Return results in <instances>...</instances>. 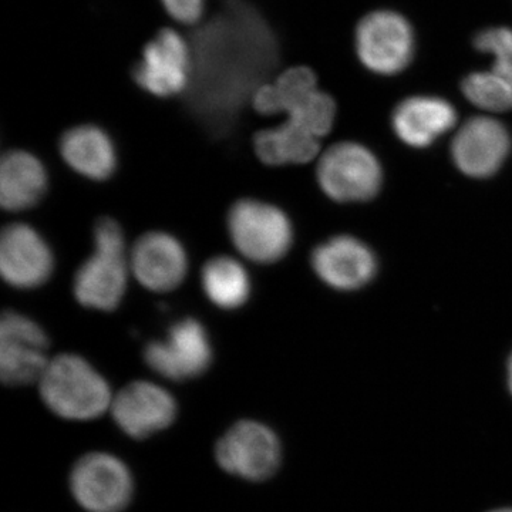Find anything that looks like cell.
<instances>
[{"instance_id":"1","label":"cell","mask_w":512,"mask_h":512,"mask_svg":"<svg viewBox=\"0 0 512 512\" xmlns=\"http://www.w3.org/2000/svg\"><path fill=\"white\" fill-rule=\"evenodd\" d=\"M39 386L46 406L66 420L97 419L113 402L106 379L76 355H60L50 360Z\"/></svg>"},{"instance_id":"2","label":"cell","mask_w":512,"mask_h":512,"mask_svg":"<svg viewBox=\"0 0 512 512\" xmlns=\"http://www.w3.org/2000/svg\"><path fill=\"white\" fill-rule=\"evenodd\" d=\"M94 255L74 278V296L86 308L113 311L126 292L127 266L120 225L100 218L94 227Z\"/></svg>"},{"instance_id":"3","label":"cell","mask_w":512,"mask_h":512,"mask_svg":"<svg viewBox=\"0 0 512 512\" xmlns=\"http://www.w3.org/2000/svg\"><path fill=\"white\" fill-rule=\"evenodd\" d=\"M228 231L238 251L258 264L284 258L293 238L285 212L256 200L235 202L228 215Z\"/></svg>"},{"instance_id":"4","label":"cell","mask_w":512,"mask_h":512,"mask_svg":"<svg viewBox=\"0 0 512 512\" xmlns=\"http://www.w3.org/2000/svg\"><path fill=\"white\" fill-rule=\"evenodd\" d=\"M355 45L366 69L380 76H393L412 62L416 42L412 25L400 13L376 10L357 25Z\"/></svg>"},{"instance_id":"5","label":"cell","mask_w":512,"mask_h":512,"mask_svg":"<svg viewBox=\"0 0 512 512\" xmlns=\"http://www.w3.org/2000/svg\"><path fill=\"white\" fill-rule=\"evenodd\" d=\"M318 181L332 200L367 201L380 190L382 167L369 148L357 143H339L320 157Z\"/></svg>"},{"instance_id":"6","label":"cell","mask_w":512,"mask_h":512,"mask_svg":"<svg viewBox=\"0 0 512 512\" xmlns=\"http://www.w3.org/2000/svg\"><path fill=\"white\" fill-rule=\"evenodd\" d=\"M281 454V443L274 431L254 420L238 421L215 447V458L222 470L249 481L274 476Z\"/></svg>"},{"instance_id":"7","label":"cell","mask_w":512,"mask_h":512,"mask_svg":"<svg viewBox=\"0 0 512 512\" xmlns=\"http://www.w3.org/2000/svg\"><path fill=\"white\" fill-rule=\"evenodd\" d=\"M74 500L89 512H121L133 495V477L120 458L90 453L74 464L70 474Z\"/></svg>"},{"instance_id":"8","label":"cell","mask_w":512,"mask_h":512,"mask_svg":"<svg viewBox=\"0 0 512 512\" xmlns=\"http://www.w3.org/2000/svg\"><path fill=\"white\" fill-rule=\"evenodd\" d=\"M43 329L26 316L6 312L0 320V376L3 383L22 386L39 382L50 360Z\"/></svg>"},{"instance_id":"9","label":"cell","mask_w":512,"mask_h":512,"mask_svg":"<svg viewBox=\"0 0 512 512\" xmlns=\"http://www.w3.org/2000/svg\"><path fill=\"white\" fill-rule=\"evenodd\" d=\"M144 359L150 369L165 379H194L211 365L210 339L198 320H180L170 329L167 339L148 343Z\"/></svg>"},{"instance_id":"10","label":"cell","mask_w":512,"mask_h":512,"mask_svg":"<svg viewBox=\"0 0 512 512\" xmlns=\"http://www.w3.org/2000/svg\"><path fill=\"white\" fill-rule=\"evenodd\" d=\"M191 73L190 47L175 30L165 29L144 49L134 69V80L154 96L170 97L185 90Z\"/></svg>"},{"instance_id":"11","label":"cell","mask_w":512,"mask_h":512,"mask_svg":"<svg viewBox=\"0 0 512 512\" xmlns=\"http://www.w3.org/2000/svg\"><path fill=\"white\" fill-rule=\"evenodd\" d=\"M110 410L123 433L131 439L141 440L174 423L177 403L157 384L134 382L116 394Z\"/></svg>"},{"instance_id":"12","label":"cell","mask_w":512,"mask_h":512,"mask_svg":"<svg viewBox=\"0 0 512 512\" xmlns=\"http://www.w3.org/2000/svg\"><path fill=\"white\" fill-rule=\"evenodd\" d=\"M511 150V136L503 123L491 117H474L460 130L451 146L461 173L487 178L497 173Z\"/></svg>"},{"instance_id":"13","label":"cell","mask_w":512,"mask_h":512,"mask_svg":"<svg viewBox=\"0 0 512 512\" xmlns=\"http://www.w3.org/2000/svg\"><path fill=\"white\" fill-rule=\"evenodd\" d=\"M53 271V255L45 239L25 224L3 229L0 238V272L9 285L33 289L45 284Z\"/></svg>"},{"instance_id":"14","label":"cell","mask_w":512,"mask_h":512,"mask_svg":"<svg viewBox=\"0 0 512 512\" xmlns=\"http://www.w3.org/2000/svg\"><path fill=\"white\" fill-rule=\"evenodd\" d=\"M316 275L339 291H355L372 281L377 262L372 249L353 237H336L313 251Z\"/></svg>"},{"instance_id":"15","label":"cell","mask_w":512,"mask_h":512,"mask_svg":"<svg viewBox=\"0 0 512 512\" xmlns=\"http://www.w3.org/2000/svg\"><path fill=\"white\" fill-rule=\"evenodd\" d=\"M131 269L138 282L150 291H173L187 274V255L171 235L150 232L134 245Z\"/></svg>"},{"instance_id":"16","label":"cell","mask_w":512,"mask_h":512,"mask_svg":"<svg viewBox=\"0 0 512 512\" xmlns=\"http://www.w3.org/2000/svg\"><path fill=\"white\" fill-rule=\"evenodd\" d=\"M457 121V111L450 101L434 96H414L403 100L394 110V133L413 148L431 146Z\"/></svg>"},{"instance_id":"17","label":"cell","mask_w":512,"mask_h":512,"mask_svg":"<svg viewBox=\"0 0 512 512\" xmlns=\"http://www.w3.org/2000/svg\"><path fill=\"white\" fill-rule=\"evenodd\" d=\"M47 188L45 167L26 151H10L0 164V202L9 211L35 207Z\"/></svg>"},{"instance_id":"18","label":"cell","mask_w":512,"mask_h":512,"mask_svg":"<svg viewBox=\"0 0 512 512\" xmlns=\"http://www.w3.org/2000/svg\"><path fill=\"white\" fill-rule=\"evenodd\" d=\"M60 153L76 173L103 181L116 168V151L110 137L96 126H79L64 134Z\"/></svg>"},{"instance_id":"19","label":"cell","mask_w":512,"mask_h":512,"mask_svg":"<svg viewBox=\"0 0 512 512\" xmlns=\"http://www.w3.org/2000/svg\"><path fill=\"white\" fill-rule=\"evenodd\" d=\"M254 144L259 160L269 165L308 163L319 153V138L289 120L256 134Z\"/></svg>"},{"instance_id":"20","label":"cell","mask_w":512,"mask_h":512,"mask_svg":"<svg viewBox=\"0 0 512 512\" xmlns=\"http://www.w3.org/2000/svg\"><path fill=\"white\" fill-rule=\"evenodd\" d=\"M316 76L308 67H292L282 73L274 83L262 84L252 96L258 113L289 114L299 104L309 99L316 92Z\"/></svg>"},{"instance_id":"21","label":"cell","mask_w":512,"mask_h":512,"mask_svg":"<svg viewBox=\"0 0 512 512\" xmlns=\"http://www.w3.org/2000/svg\"><path fill=\"white\" fill-rule=\"evenodd\" d=\"M202 288L214 305L235 309L247 301L251 285L244 266L228 256H218L202 269Z\"/></svg>"},{"instance_id":"22","label":"cell","mask_w":512,"mask_h":512,"mask_svg":"<svg viewBox=\"0 0 512 512\" xmlns=\"http://www.w3.org/2000/svg\"><path fill=\"white\" fill-rule=\"evenodd\" d=\"M461 90L478 109L491 113L512 109V86L493 70L468 74L461 84Z\"/></svg>"},{"instance_id":"23","label":"cell","mask_w":512,"mask_h":512,"mask_svg":"<svg viewBox=\"0 0 512 512\" xmlns=\"http://www.w3.org/2000/svg\"><path fill=\"white\" fill-rule=\"evenodd\" d=\"M336 116V104L329 94L316 90L308 100L288 114L289 121L305 128L315 137H323L332 130Z\"/></svg>"},{"instance_id":"24","label":"cell","mask_w":512,"mask_h":512,"mask_svg":"<svg viewBox=\"0 0 512 512\" xmlns=\"http://www.w3.org/2000/svg\"><path fill=\"white\" fill-rule=\"evenodd\" d=\"M478 52L494 57L493 72L512 86V29L488 28L481 30L474 39Z\"/></svg>"},{"instance_id":"25","label":"cell","mask_w":512,"mask_h":512,"mask_svg":"<svg viewBox=\"0 0 512 512\" xmlns=\"http://www.w3.org/2000/svg\"><path fill=\"white\" fill-rule=\"evenodd\" d=\"M168 15L181 23L198 22L204 12L205 0H161Z\"/></svg>"},{"instance_id":"26","label":"cell","mask_w":512,"mask_h":512,"mask_svg":"<svg viewBox=\"0 0 512 512\" xmlns=\"http://www.w3.org/2000/svg\"><path fill=\"white\" fill-rule=\"evenodd\" d=\"M508 386H510V390L512 393V356L510 359V363H508Z\"/></svg>"},{"instance_id":"27","label":"cell","mask_w":512,"mask_h":512,"mask_svg":"<svg viewBox=\"0 0 512 512\" xmlns=\"http://www.w3.org/2000/svg\"><path fill=\"white\" fill-rule=\"evenodd\" d=\"M494 512H512V510H500V511H494Z\"/></svg>"}]
</instances>
